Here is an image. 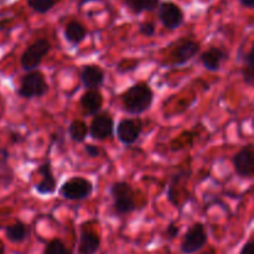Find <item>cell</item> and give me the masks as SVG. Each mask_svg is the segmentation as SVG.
Instances as JSON below:
<instances>
[{
  "mask_svg": "<svg viewBox=\"0 0 254 254\" xmlns=\"http://www.w3.org/2000/svg\"><path fill=\"white\" fill-rule=\"evenodd\" d=\"M122 109L130 116H140L150 109L154 102V92L146 82H138L119 96Z\"/></svg>",
  "mask_w": 254,
  "mask_h": 254,
  "instance_id": "1",
  "label": "cell"
},
{
  "mask_svg": "<svg viewBox=\"0 0 254 254\" xmlns=\"http://www.w3.org/2000/svg\"><path fill=\"white\" fill-rule=\"evenodd\" d=\"M109 192L113 200L112 206L116 215L124 216L136 210L135 191L131 188L130 184L127 181H117L112 184Z\"/></svg>",
  "mask_w": 254,
  "mask_h": 254,
  "instance_id": "2",
  "label": "cell"
},
{
  "mask_svg": "<svg viewBox=\"0 0 254 254\" xmlns=\"http://www.w3.org/2000/svg\"><path fill=\"white\" fill-rule=\"evenodd\" d=\"M94 185L91 180L82 176H72L59 189V195L69 201H82L93 195Z\"/></svg>",
  "mask_w": 254,
  "mask_h": 254,
  "instance_id": "3",
  "label": "cell"
},
{
  "mask_svg": "<svg viewBox=\"0 0 254 254\" xmlns=\"http://www.w3.org/2000/svg\"><path fill=\"white\" fill-rule=\"evenodd\" d=\"M49 91V84L44 73L37 69L29 71L24 74L20 81V87L17 89V96L24 99L40 98L45 96Z\"/></svg>",
  "mask_w": 254,
  "mask_h": 254,
  "instance_id": "4",
  "label": "cell"
},
{
  "mask_svg": "<svg viewBox=\"0 0 254 254\" xmlns=\"http://www.w3.org/2000/svg\"><path fill=\"white\" fill-rule=\"evenodd\" d=\"M201 45L191 39H181L170 51L168 60L164 62L169 67H181L191 61L200 52Z\"/></svg>",
  "mask_w": 254,
  "mask_h": 254,
  "instance_id": "5",
  "label": "cell"
},
{
  "mask_svg": "<svg viewBox=\"0 0 254 254\" xmlns=\"http://www.w3.org/2000/svg\"><path fill=\"white\" fill-rule=\"evenodd\" d=\"M50 51H51V44L47 39H39L34 41L22 52L21 59H20L21 68L26 72L37 69V67L41 64Z\"/></svg>",
  "mask_w": 254,
  "mask_h": 254,
  "instance_id": "6",
  "label": "cell"
},
{
  "mask_svg": "<svg viewBox=\"0 0 254 254\" xmlns=\"http://www.w3.org/2000/svg\"><path fill=\"white\" fill-rule=\"evenodd\" d=\"M208 241V233L202 222H195L188 228L180 243L183 254H195L202 250Z\"/></svg>",
  "mask_w": 254,
  "mask_h": 254,
  "instance_id": "7",
  "label": "cell"
},
{
  "mask_svg": "<svg viewBox=\"0 0 254 254\" xmlns=\"http://www.w3.org/2000/svg\"><path fill=\"white\" fill-rule=\"evenodd\" d=\"M93 221L84 222L79 228V240L77 254H97L101 248V235L92 226Z\"/></svg>",
  "mask_w": 254,
  "mask_h": 254,
  "instance_id": "8",
  "label": "cell"
},
{
  "mask_svg": "<svg viewBox=\"0 0 254 254\" xmlns=\"http://www.w3.org/2000/svg\"><path fill=\"white\" fill-rule=\"evenodd\" d=\"M143 131V122L139 118H123L116 128V135L123 145H133Z\"/></svg>",
  "mask_w": 254,
  "mask_h": 254,
  "instance_id": "9",
  "label": "cell"
},
{
  "mask_svg": "<svg viewBox=\"0 0 254 254\" xmlns=\"http://www.w3.org/2000/svg\"><path fill=\"white\" fill-rule=\"evenodd\" d=\"M114 134V119L108 112H99L93 116L88 127V135L94 140H106Z\"/></svg>",
  "mask_w": 254,
  "mask_h": 254,
  "instance_id": "10",
  "label": "cell"
},
{
  "mask_svg": "<svg viewBox=\"0 0 254 254\" xmlns=\"http://www.w3.org/2000/svg\"><path fill=\"white\" fill-rule=\"evenodd\" d=\"M236 174L242 179H252L254 174V146L253 144L243 146L232 158Z\"/></svg>",
  "mask_w": 254,
  "mask_h": 254,
  "instance_id": "11",
  "label": "cell"
},
{
  "mask_svg": "<svg viewBox=\"0 0 254 254\" xmlns=\"http://www.w3.org/2000/svg\"><path fill=\"white\" fill-rule=\"evenodd\" d=\"M158 16L164 27L168 30H176L184 24V12L175 2L165 1L159 4Z\"/></svg>",
  "mask_w": 254,
  "mask_h": 254,
  "instance_id": "12",
  "label": "cell"
},
{
  "mask_svg": "<svg viewBox=\"0 0 254 254\" xmlns=\"http://www.w3.org/2000/svg\"><path fill=\"white\" fill-rule=\"evenodd\" d=\"M35 173H36L37 175L41 176V181L35 184V191L41 196L54 195V193L56 192L57 180L54 175L51 161L47 159L46 161L40 164V166L36 169Z\"/></svg>",
  "mask_w": 254,
  "mask_h": 254,
  "instance_id": "13",
  "label": "cell"
},
{
  "mask_svg": "<svg viewBox=\"0 0 254 254\" xmlns=\"http://www.w3.org/2000/svg\"><path fill=\"white\" fill-rule=\"evenodd\" d=\"M81 81L86 89H99L106 81L104 69L98 64H84L81 68Z\"/></svg>",
  "mask_w": 254,
  "mask_h": 254,
  "instance_id": "14",
  "label": "cell"
},
{
  "mask_svg": "<svg viewBox=\"0 0 254 254\" xmlns=\"http://www.w3.org/2000/svg\"><path fill=\"white\" fill-rule=\"evenodd\" d=\"M103 106V96L99 89H87L79 98V107L84 117H93Z\"/></svg>",
  "mask_w": 254,
  "mask_h": 254,
  "instance_id": "15",
  "label": "cell"
},
{
  "mask_svg": "<svg viewBox=\"0 0 254 254\" xmlns=\"http://www.w3.org/2000/svg\"><path fill=\"white\" fill-rule=\"evenodd\" d=\"M226 57H227V55H226V52L222 49L212 46L201 55L200 60L202 66L207 71L217 72L220 71L221 66H222V62L225 61Z\"/></svg>",
  "mask_w": 254,
  "mask_h": 254,
  "instance_id": "16",
  "label": "cell"
},
{
  "mask_svg": "<svg viewBox=\"0 0 254 254\" xmlns=\"http://www.w3.org/2000/svg\"><path fill=\"white\" fill-rule=\"evenodd\" d=\"M64 34L67 42H69L73 46H78L81 42L84 41L88 31H87L86 26L83 24H81L77 20H71L64 26Z\"/></svg>",
  "mask_w": 254,
  "mask_h": 254,
  "instance_id": "17",
  "label": "cell"
},
{
  "mask_svg": "<svg viewBox=\"0 0 254 254\" xmlns=\"http://www.w3.org/2000/svg\"><path fill=\"white\" fill-rule=\"evenodd\" d=\"M191 175V170H180L178 173H175L171 178L170 183H169L168 191H166V196H168V200L173 203L175 207H178V191L180 185H183L184 183L189 180Z\"/></svg>",
  "mask_w": 254,
  "mask_h": 254,
  "instance_id": "18",
  "label": "cell"
},
{
  "mask_svg": "<svg viewBox=\"0 0 254 254\" xmlns=\"http://www.w3.org/2000/svg\"><path fill=\"white\" fill-rule=\"evenodd\" d=\"M29 236V228L21 221H16L5 228V237L11 243H22Z\"/></svg>",
  "mask_w": 254,
  "mask_h": 254,
  "instance_id": "19",
  "label": "cell"
},
{
  "mask_svg": "<svg viewBox=\"0 0 254 254\" xmlns=\"http://www.w3.org/2000/svg\"><path fill=\"white\" fill-rule=\"evenodd\" d=\"M67 131H68V135L71 138V140L78 144L84 143L86 138L88 136V127L81 119H73L69 123Z\"/></svg>",
  "mask_w": 254,
  "mask_h": 254,
  "instance_id": "20",
  "label": "cell"
},
{
  "mask_svg": "<svg viewBox=\"0 0 254 254\" xmlns=\"http://www.w3.org/2000/svg\"><path fill=\"white\" fill-rule=\"evenodd\" d=\"M126 6L133 14H141L143 11H154L158 9L160 0H124Z\"/></svg>",
  "mask_w": 254,
  "mask_h": 254,
  "instance_id": "21",
  "label": "cell"
},
{
  "mask_svg": "<svg viewBox=\"0 0 254 254\" xmlns=\"http://www.w3.org/2000/svg\"><path fill=\"white\" fill-rule=\"evenodd\" d=\"M243 82L247 86H253L254 83V47H251L245 59V67L242 69Z\"/></svg>",
  "mask_w": 254,
  "mask_h": 254,
  "instance_id": "22",
  "label": "cell"
},
{
  "mask_svg": "<svg viewBox=\"0 0 254 254\" xmlns=\"http://www.w3.org/2000/svg\"><path fill=\"white\" fill-rule=\"evenodd\" d=\"M42 254H73L61 238H52L46 243Z\"/></svg>",
  "mask_w": 254,
  "mask_h": 254,
  "instance_id": "23",
  "label": "cell"
},
{
  "mask_svg": "<svg viewBox=\"0 0 254 254\" xmlns=\"http://www.w3.org/2000/svg\"><path fill=\"white\" fill-rule=\"evenodd\" d=\"M59 0H27L29 6L37 14H46L57 4Z\"/></svg>",
  "mask_w": 254,
  "mask_h": 254,
  "instance_id": "24",
  "label": "cell"
},
{
  "mask_svg": "<svg viewBox=\"0 0 254 254\" xmlns=\"http://www.w3.org/2000/svg\"><path fill=\"white\" fill-rule=\"evenodd\" d=\"M139 61L135 59H124L122 61H119V64H117V71L121 74L128 73V72L134 71V69L138 68Z\"/></svg>",
  "mask_w": 254,
  "mask_h": 254,
  "instance_id": "25",
  "label": "cell"
},
{
  "mask_svg": "<svg viewBox=\"0 0 254 254\" xmlns=\"http://www.w3.org/2000/svg\"><path fill=\"white\" fill-rule=\"evenodd\" d=\"M139 32L145 37H153L156 32L155 24L151 21H144L139 25Z\"/></svg>",
  "mask_w": 254,
  "mask_h": 254,
  "instance_id": "26",
  "label": "cell"
},
{
  "mask_svg": "<svg viewBox=\"0 0 254 254\" xmlns=\"http://www.w3.org/2000/svg\"><path fill=\"white\" fill-rule=\"evenodd\" d=\"M179 233H180V226L176 225L175 222H171L170 225H169L168 227L165 228V232H164V236H165L166 240L171 241V240H174V238L178 237Z\"/></svg>",
  "mask_w": 254,
  "mask_h": 254,
  "instance_id": "27",
  "label": "cell"
},
{
  "mask_svg": "<svg viewBox=\"0 0 254 254\" xmlns=\"http://www.w3.org/2000/svg\"><path fill=\"white\" fill-rule=\"evenodd\" d=\"M84 153L87 154V156L89 158H99L102 155V150L99 146L94 145V144H86L84 145Z\"/></svg>",
  "mask_w": 254,
  "mask_h": 254,
  "instance_id": "28",
  "label": "cell"
},
{
  "mask_svg": "<svg viewBox=\"0 0 254 254\" xmlns=\"http://www.w3.org/2000/svg\"><path fill=\"white\" fill-rule=\"evenodd\" d=\"M10 153L6 148H0V170H6L9 166Z\"/></svg>",
  "mask_w": 254,
  "mask_h": 254,
  "instance_id": "29",
  "label": "cell"
},
{
  "mask_svg": "<svg viewBox=\"0 0 254 254\" xmlns=\"http://www.w3.org/2000/svg\"><path fill=\"white\" fill-rule=\"evenodd\" d=\"M240 254H254V242L252 238H250V240L242 246Z\"/></svg>",
  "mask_w": 254,
  "mask_h": 254,
  "instance_id": "30",
  "label": "cell"
},
{
  "mask_svg": "<svg viewBox=\"0 0 254 254\" xmlns=\"http://www.w3.org/2000/svg\"><path fill=\"white\" fill-rule=\"evenodd\" d=\"M241 5L245 7H248V9H252L254 6V0H240Z\"/></svg>",
  "mask_w": 254,
  "mask_h": 254,
  "instance_id": "31",
  "label": "cell"
},
{
  "mask_svg": "<svg viewBox=\"0 0 254 254\" xmlns=\"http://www.w3.org/2000/svg\"><path fill=\"white\" fill-rule=\"evenodd\" d=\"M91 1H96V0H79L78 6H83L84 4H87V2H91Z\"/></svg>",
  "mask_w": 254,
  "mask_h": 254,
  "instance_id": "32",
  "label": "cell"
},
{
  "mask_svg": "<svg viewBox=\"0 0 254 254\" xmlns=\"http://www.w3.org/2000/svg\"><path fill=\"white\" fill-rule=\"evenodd\" d=\"M0 254H5V246L2 242H0Z\"/></svg>",
  "mask_w": 254,
  "mask_h": 254,
  "instance_id": "33",
  "label": "cell"
},
{
  "mask_svg": "<svg viewBox=\"0 0 254 254\" xmlns=\"http://www.w3.org/2000/svg\"><path fill=\"white\" fill-rule=\"evenodd\" d=\"M0 102H1V97H0Z\"/></svg>",
  "mask_w": 254,
  "mask_h": 254,
  "instance_id": "34",
  "label": "cell"
}]
</instances>
